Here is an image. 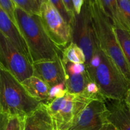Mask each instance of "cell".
Listing matches in <instances>:
<instances>
[{
  "label": "cell",
  "instance_id": "cell-15",
  "mask_svg": "<svg viewBox=\"0 0 130 130\" xmlns=\"http://www.w3.org/2000/svg\"><path fill=\"white\" fill-rule=\"evenodd\" d=\"M21 83L32 97L43 103L48 101L50 88L41 79L33 75L25 79Z\"/></svg>",
  "mask_w": 130,
  "mask_h": 130
},
{
  "label": "cell",
  "instance_id": "cell-1",
  "mask_svg": "<svg viewBox=\"0 0 130 130\" xmlns=\"http://www.w3.org/2000/svg\"><path fill=\"white\" fill-rule=\"evenodd\" d=\"M18 29L29 50L32 63L50 60L62 55V51L53 43L43 26L38 15L30 14L20 8H15Z\"/></svg>",
  "mask_w": 130,
  "mask_h": 130
},
{
  "label": "cell",
  "instance_id": "cell-6",
  "mask_svg": "<svg viewBox=\"0 0 130 130\" xmlns=\"http://www.w3.org/2000/svg\"><path fill=\"white\" fill-rule=\"evenodd\" d=\"M39 16L47 34L59 49L62 51L72 42V26L48 0L40 5Z\"/></svg>",
  "mask_w": 130,
  "mask_h": 130
},
{
  "label": "cell",
  "instance_id": "cell-17",
  "mask_svg": "<svg viewBox=\"0 0 130 130\" xmlns=\"http://www.w3.org/2000/svg\"><path fill=\"white\" fill-rule=\"evenodd\" d=\"M113 30L124 57L130 66V31L123 27L114 25Z\"/></svg>",
  "mask_w": 130,
  "mask_h": 130
},
{
  "label": "cell",
  "instance_id": "cell-14",
  "mask_svg": "<svg viewBox=\"0 0 130 130\" xmlns=\"http://www.w3.org/2000/svg\"><path fill=\"white\" fill-rule=\"evenodd\" d=\"M24 130H54L52 117L44 103L25 116Z\"/></svg>",
  "mask_w": 130,
  "mask_h": 130
},
{
  "label": "cell",
  "instance_id": "cell-4",
  "mask_svg": "<svg viewBox=\"0 0 130 130\" xmlns=\"http://www.w3.org/2000/svg\"><path fill=\"white\" fill-rule=\"evenodd\" d=\"M100 62L95 68L93 81L107 100H123L130 84L112 61L100 49Z\"/></svg>",
  "mask_w": 130,
  "mask_h": 130
},
{
  "label": "cell",
  "instance_id": "cell-25",
  "mask_svg": "<svg viewBox=\"0 0 130 130\" xmlns=\"http://www.w3.org/2000/svg\"><path fill=\"white\" fill-rule=\"evenodd\" d=\"M85 1H86V0H72L75 14L78 15V14L80 13Z\"/></svg>",
  "mask_w": 130,
  "mask_h": 130
},
{
  "label": "cell",
  "instance_id": "cell-13",
  "mask_svg": "<svg viewBox=\"0 0 130 130\" xmlns=\"http://www.w3.org/2000/svg\"><path fill=\"white\" fill-rule=\"evenodd\" d=\"M106 100L109 110L108 121L117 130H130V109L123 100Z\"/></svg>",
  "mask_w": 130,
  "mask_h": 130
},
{
  "label": "cell",
  "instance_id": "cell-11",
  "mask_svg": "<svg viewBox=\"0 0 130 130\" xmlns=\"http://www.w3.org/2000/svg\"><path fill=\"white\" fill-rule=\"evenodd\" d=\"M65 65L66 71V90L67 92L72 94L82 93L88 84L92 81L85 63L68 62Z\"/></svg>",
  "mask_w": 130,
  "mask_h": 130
},
{
  "label": "cell",
  "instance_id": "cell-9",
  "mask_svg": "<svg viewBox=\"0 0 130 130\" xmlns=\"http://www.w3.org/2000/svg\"><path fill=\"white\" fill-rule=\"evenodd\" d=\"M106 102L92 100L75 118L67 130H103L109 123Z\"/></svg>",
  "mask_w": 130,
  "mask_h": 130
},
{
  "label": "cell",
  "instance_id": "cell-7",
  "mask_svg": "<svg viewBox=\"0 0 130 130\" xmlns=\"http://www.w3.org/2000/svg\"><path fill=\"white\" fill-rule=\"evenodd\" d=\"M72 27V41L83 51L86 57L85 65L88 66L99 50V44L95 35L90 7L85 1L81 12L75 15Z\"/></svg>",
  "mask_w": 130,
  "mask_h": 130
},
{
  "label": "cell",
  "instance_id": "cell-8",
  "mask_svg": "<svg viewBox=\"0 0 130 130\" xmlns=\"http://www.w3.org/2000/svg\"><path fill=\"white\" fill-rule=\"evenodd\" d=\"M0 63L20 83L34 75L32 63L1 31Z\"/></svg>",
  "mask_w": 130,
  "mask_h": 130
},
{
  "label": "cell",
  "instance_id": "cell-24",
  "mask_svg": "<svg viewBox=\"0 0 130 130\" xmlns=\"http://www.w3.org/2000/svg\"><path fill=\"white\" fill-rule=\"evenodd\" d=\"M63 4H64L65 6H66V9L69 13L70 15H71L72 18L75 19V14L74 9V5L73 3H72V0H62Z\"/></svg>",
  "mask_w": 130,
  "mask_h": 130
},
{
  "label": "cell",
  "instance_id": "cell-30",
  "mask_svg": "<svg viewBox=\"0 0 130 130\" xmlns=\"http://www.w3.org/2000/svg\"><path fill=\"white\" fill-rule=\"evenodd\" d=\"M86 1H87L89 3H93L95 2L96 0H86Z\"/></svg>",
  "mask_w": 130,
  "mask_h": 130
},
{
  "label": "cell",
  "instance_id": "cell-21",
  "mask_svg": "<svg viewBox=\"0 0 130 130\" xmlns=\"http://www.w3.org/2000/svg\"><path fill=\"white\" fill-rule=\"evenodd\" d=\"M24 119L19 116L9 117L5 130H24Z\"/></svg>",
  "mask_w": 130,
  "mask_h": 130
},
{
  "label": "cell",
  "instance_id": "cell-20",
  "mask_svg": "<svg viewBox=\"0 0 130 130\" xmlns=\"http://www.w3.org/2000/svg\"><path fill=\"white\" fill-rule=\"evenodd\" d=\"M48 1L57 8V10L59 11L61 15L63 17L64 20L71 26H72L74 22V19L72 18L69 13L68 12L62 0H48Z\"/></svg>",
  "mask_w": 130,
  "mask_h": 130
},
{
  "label": "cell",
  "instance_id": "cell-26",
  "mask_svg": "<svg viewBox=\"0 0 130 130\" xmlns=\"http://www.w3.org/2000/svg\"><path fill=\"white\" fill-rule=\"evenodd\" d=\"M9 116L0 112V130H5Z\"/></svg>",
  "mask_w": 130,
  "mask_h": 130
},
{
  "label": "cell",
  "instance_id": "cell-5",
  "mask_svg": "<svg viewBox=\"0 0 130 130\" xmlns=\"http://www.w3.org/2000/svg\"><path fill=\"white\" fill-rule=\"evenodd\" d=\"M91 101L82 93L67 92L62 97L44 103L53 121L54 130H67L75 118Z\"/></svg>",
  "mask_w": 130,
  "mask_h": 130
},
{
  "label": "cell",
  "instance_id": "cell-28",
  "mask_svg": "<svg viewBox=\"0 0 130 130\" xmlns=\"http://www.w3.org/2000/svg\"><path fill=\"white\" fill-rule=\"evenodd\" d=\"M103 130H117V129H116V128L112 125V124L109 123L106 126H105V127L104 128V129Z\"/></svg>",
  "mask_w": 130,
  "mask_h": 130
},
{
  "label": "cell",
  "instance_id": "cell-23",
  "mask_svg": "<svg viewBox=\"0 0 130 130\" xmlns=\"http://www.w3.org/2000/svg\"><path fill=\"white\" fill-rule=\"evenodd\" d=\"M67 90H66L64 84H60V85H57L51 88L50 91V96L48 101L49 102L53 99L56 98L62 97L65 94L67 93Z\"/></svg>",
  "mask_w": 130,
  "mask_h": 130
},
{
  "label": "cell",
  "instance_id": "cell-18",
  "mask_svg": "<svg viewBox=\"0 0 130 130\" xmlns=\"http://www.w3.org/2000/svg\"><path fill=\"white\" fill-rule=\"evenodd\" d=\"M122 26L130 31V0H117Z\"/></svg>",
  "mask_w": 130,
  "mask_h": 130
},
{
  "label": "cell",
  "instance_id": "cell-29",
  "mask_svg": "<svg viewBox=\"0 0 130 130\" xmlns=\"http://www.w3.org/2000/svg\"><path fill=\"white\" fill-rule=\"evenodd\" d=\"M44 1V0H36V2L38 3V4L39 5V6H40V5H41V3Z\"/></svg>",
  "mask_w": 130,
  "mask_h": 130
},
{
  "label": "cell",
  "instance_id": "cell-22",
  "mask_svg": "<svg viewBox=\"0 0 130 130\" xmlns=\"http://www.w3.org/2000/svg\"><path fill=\"white\" fill-rule=\"evenodd\" d=\"M0 6L6 11L11 20L17 27L15 14L16 5L14 3L13 1V0H0Z\"/></svg>",
  "mask_w": 130,
  "mask_h": 130
},
{
  "label": "cell",
  "instance_id": "cell-19",
  "mask_svg": "<svg viewBox=\"0 0 130 130\" xmlns=\"http://www.w3.org/2000/svg\"><path fill=\"white\" fill-rule=\"evenodd\" d=\"M16 6L30 14L39 15L40 6L36 0H13Z\"/></svg>",
  "mask_w": 130,
  "mask_h": 130
},
{
  "label": "cell",
  "instance_id": "cell-3",
  "mask_svg": "<svg viewBox=\"0 0 130 130\" xmlns=\"http://www.w3.org/2000/svg\"><path fill=\"white\" fill-rule=\"evenodd\" d=\"M43 102L32 97L17 77L0 63V112L25 118Z\"/></svg>",
  "mask_w": 130,
  "mask_h": 130
},
{
  "label": "cell",
  "instance_id": "cell-27",
  "mask_svg": "<svg viewBox=\"0 0 130 130\" xmlns=\"http://www.w3.org/2000/svg\"><path fill=\"white\" fill-rule=\"evenodd\" d=\"M124 101H125L126 104L128 106L129 109H130V89L128 91L126 95L125 99H124Z\"/></svg>",
  "mask_w": 130,
  "mask_h": 130
},
{
  "label": "cell",
  "instance_id": "cell-12",
  "mask_svg": "<svg viewBox=\"0 0 130 130\" xmlns=\"http://www.w3.org/2000/svg\"><path fill=\"white\" fill-rule=\"evenodd\" d=\"M0 31L31 62L29 50L21 33L6 11L0 6ZM32 63V62H31Z\"/></svg>",
  "mask_w": 130,
  "mask_h": 130
},
{
  "label": "cell",
  "instance_id": "cell-2",
  "mask_svg": "<svg viewBox=\"0 0 130 130\" xmlns=\"http://www.w3.org/2000/svg\"><path fill=\"white\" fill-rule=\"evenodd\" d=\"M89 5L99 47L130 84V66L118 43L111 20L104 11L100 0L89 3Z\"/></svg>",
  "mask_w": 130,
  "mask_h": 130
},
{
  "label": "cell",
  "instance_id": "cell-16",
  "mask_svg": "<svg viewBox=\"0 0 130 130\" xmlns=\"http://www.w3.org/2000/svg\"><path fill=\"white\" fill-rule=\"evenodd\" d=\"M62 58L64 63H86V57L83 50L73 42H71L62 50Z\"/></svg>",
  "mask_w": 130,
  "mask_h": 130
},
{
  "label": "cell",
  "instance_id": "cell-10",
  "mask_svg": "<svg viewBox=\"0 0 130 130\" xmlns=\"http://www.w3.org/2000/svg\"><path fill=\"white\" fill-rule=\"evenodd\" d=\"M34 75L44 81L50 88L66 82V65L62 55L50 60L39 61L32 63Z\"/></svg>",
  "mask_w": 130,
  "mask_h": 130
}]
</instances>
